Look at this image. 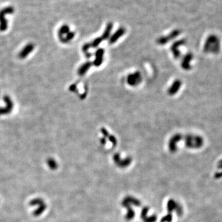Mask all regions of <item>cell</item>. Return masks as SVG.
Returning a JSON list of instances; mask_svg holds the SVG:
<instances>
[{"instance_id":"cell-12","label":"cell","mask_w":222,"mask_h":222,"mask_svg":"<svg viewBox=\"0 0 222 222\" xmlns=\"http://www.w3.org/2000/svg\"><path fill=\"white\" fill-rule=\"evenodd\" d=\"M181 83L179 80L174 82V84H173L172 87L170 88V90H169V93H171L172 94H174L175 93H177L178 91L179 90V89L181 87Z\"/></svg>"},{"instance_id":"cell-2","label":"cell","mask_w":222,"mask_h":222,"mask_svg":"<svg viewBox=\"0 0 222 222\" xmlns=\"http://www.w3.org/2000/svg\"><path fill=\"white\" fill-rule=\"evenodd\" d=\"M14 9L12 6H7L0 10V31L4 32L7 29V21L6 19L7 14H13Z\"/></svg>"},{"instance_id":"cell-9","label":"cell","mask_w":222,"mask_h":222,"mask_svg":"<svg viewBox=\"0 0 222 222\" xmlns=\"http://www.w3.org/2000/svg\"><path fill=\"white\" fill-rule=\"evenodd\" d=\"M69 32H70V27L66 24L63 25L58 31V36L59 40H62L64 37V35H66Z\"/></svg>"},{"instance_id":"cell-14","label":"cell","mask_w":222,"mask_h":222,"mask_svg":"<svg viewBox=\"0 0 222 222\" xmlns=\"http://www.w3.org/2000/svg\"><path fill=\"white\" fill-rule=\"evenodd\" d=\"M139 79V75H130L129 77V79L128 78V82L130 84V85H134L136 84V81H138L139 82V80H137L136 79Z\"/></svg>"},{"instance_id":"cell-1","label":"cell","mask_w":222,"mask_h":222,"mask_svg":"<svg viewBox=\"0 0 222 222\" xmlns=\"http://www.w3.org/2000/svg\"><path fill=\"white\" fill-rule=\"evenodd\" d=\"M220 40L217 36L211 35L207 38L204 46V51L205 52L217 54L220 52Z\"/></svg>"},{"instance_id":"cell-3","label":"cell","mask_w":222,"mask_h":222,"mask_svg":"<svg viewBox=\"0 0 222 222\" xmlns=\"http://www.w3.org/2000/svg\"><path fill=\"white\" fill-rule=\"evenodd\" d=\"M204 144V139L202 137L196 135H188L186 138V144L191 148L201 147Z\"/></svg>"},{"instance_id":"cell-8","label":"cell","mask_w":222,"mask_h":222,"mask_svg":"<svg viewBox=\"0 0 222 222\" xmlns=\"http://www.w3.org/2000/svg\"><path fill=\"white\" fill-rule=\"evenodd\" d=\"M125 33V28L120 27L119 28L116 32L115 34L111 37L109 42L111 43H115L120 37H121Z\"/></svg>"},{"instance_id":"cell-11","label":"cell","mask_w":222,"mask_h":222,"mask_svg":"<svg viewBox=\"0 0 222 222\" xmlns=\"http://www.w3.org/2000/svg\"><path fill=\"white\" fill-rule=\"evenodd\" d=\"M185 43V40H179L177 42H176L174 46H173V49H175L174 51V55L176 56V57H179V51L178 50V47L182 44H184Z\"/></svg>"},{"instance_id":"cell-6","label":"cell","mask_w":222,"mask_h":222,"mask_svg":"<svg viewBox=\"0 0 222 222\" xmlns=\"http://www.w3.org/2000/svg\"><path fill=\"white\" fill-rule=\"evenodd\" d=\"M179 34H180V31L179 30H175L172 32H171L169 35V36H167V37H162L161 38H160L157 40V42L159 43H161V44L166 43L167 42H168L170 40V39H174V38L177 37L178 35H179Z\"/></svg>"},{"instance_id":"cell-13","label":"cell","mask_w":222,"mask_h":222,"mask_svg":"<svg viewBox=\"0 0 222 222\" xmlns=\"http://www.w3.org/2000/svg\"><path fill=\"white\" fill-rule=\"evenodd\" d=\"M90 67V64L87 63V64H85L83 66H82L80 69H79L78 71V74L80 75H85V74L87 72V71L88 70V69Z\"/></svg>"},{"instance_id":"cell-5","label":"cell","mask_w":222,"mask_h":222,"mask_svg":"<svg viewBox=\"0 0 222 222\" xmlns=\"http://www.w3.org/2000/svg\"><path fill=\"white\" fill-rule=\"evenodd\" d=\"M34 48H35V45L33 43H28L22 48L21 51L19 52V58L22 59L27 57L29 55V54H30L33 51Z\"/></svg>"},{"instance_id":"cell-4","label":"cell","mask_w":222,"mask_h":222,"mask_svg":"<svg viewBox=\"0 0 222 222\" xmlns=\"http://www.w3.org/2000/svg\"><path fill=\"white\" fill-rule=\"evenodd\" d=\"M4 101L6 102V106L4 107L0 108V116L8 114L12 111L14 107L13 102L11 97H9L8 96H6L4 97Z\"/></svg>"},{"instance_id":"cell-7","label":"cell","mask_w":222,"mask_h":222,"mask_svg":"<svg viewBox=\"0 0 222 222\" xmlns=\"http://www.w3.org/2000/svg\"><path fill=\"white\" fill-rule=\"evenodd\" d=\"M193 59V56L192 54L191 53L187 54L184 57L183 61H182L181 63L182 67L185 70H189L191 67L190 65V62H191Z\"/></svg>"},{"instance_id":"cell-15","label":"cell","mask_w":222,"mask_h":222,"mask_svg":"<svg viewBox=\"0 0 222 222\" xmlns=\"http://www.w3.org/2000/svg\"><path fill=\"white\" fill-rule=\"evenodd\" d=\"M219 167H222V160L219 162Z\"/></svg>"},{"instance_id":"cell-10","label":"cell","mask_w":222,"mask_h":222,"mask_svg":"<svg viewBox=\"0 0 222 222\" xmlns=\"http://www.w3.org/2000/svg\"><path fill=\"white\" fill-rule=\"evenodd\" d=\"M112 27H113V25L112 23H109L106 28V30L104 31V33L103 34V35H102V40H105V39H107L109 38L110 34H111V30L112 29Z\"/></svg>"}]
</instances>
